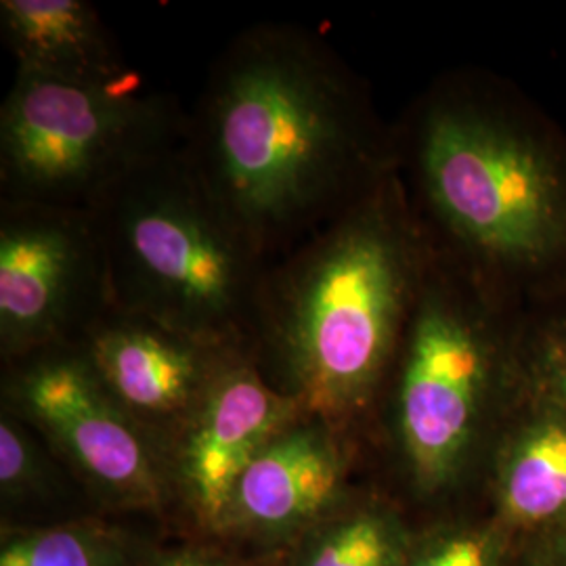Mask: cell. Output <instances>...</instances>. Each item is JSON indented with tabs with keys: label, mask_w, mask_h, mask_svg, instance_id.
<instances>
[{
	"label": "cell",
	"mask_w": 566,
	"mask_h": 566,
	"mask_svg": "<svg viewBox=\"0 0 566 566\" xmlns=\"http://www.w3.org/2000/svg\"><path fill=\"white\" fill-rule=\"evenodd\" d=\"M526 311L432 248L382 392L390 447L416 493L443 495L489 464L525 392Z\"/></svg>",
	"instance_id": "277c9868"
},
{
	"label": "cell",
	"mask_w": 566,
	"mask_h": 566,
	"mask_svg": "<svg viewBox=\"0 0 566 566\" xmlns=\"http://www.w3.org/2000/svg\"><path fill=\"white\" fill-rule=\"evenodd\" d=\"M497 523L547 535L566 523V407L525 385L491 451Z\"/></svg>",
	"instance_id": "7c38bea8"
},
{
	"label": "cell",
	"mask_w": 566,
	"mask_h": 566,
	"mask_svg": "<svg viewBox=\"0 0 566 566\" xmlns=\"http://www.w3.org/2000/svg\"><path fill=\"white\" fill-rule=\"evenodd\" d=\"M128 535L99 523L18 528L4 533L0 566H147Z\"/></svg>",
	"instance_id": "9a60e30c"
},
{
	"label": "cell",
	"mask_w": 566,
	"mask_h": 566,
	"mask_svg": "<svg viewBox=\"0 0 566 566\" xmlns=\"http://www.w3.org/2000/svg\"><path fill=\"white\" fill-rule=\"evenodd\" d=\"M301 413V405L264 378L250 350L227 359L170 449L172 491L200 525L223 533L243 472Z\"/></svg>",
	"instance_id": "30bf717a"
},
{
	"label": "cell",
	"mask_w": 566,
	"mask_h": 566,
	"mask_svg": "<svg viewBox=\"0 0 566 566\" xmlns=\"http://www.w3.org/2000/svg\"><path fill=\"white\" fill-rule=\"evenodd\" d=\"M531 566H549L547 565L546 560H544V558H539V556H537V560H535V563H533V565Z\"/></svg>",
	"instance_id": "44dd1931"
},
{
	"label": "cell",
	"mask_w": 566,
	"mask_h": 566,
	"mask_svg": "<svg viewBox=\"0 0 566 566\" xmlns=\"http://www.w3.org/2000/svg\"><path fill=\"white\" fill-rule=\"evenodd\" d=\"M2 407L109 506L158 510L175 493L168 458L107 392L78 344L2 365Z\"/></svg>",
	"instance_id": "52a82bcc"
},
{
	"label": "cell",
	"mask_w": 566,
	"mask_h": 566,
	"mask_svg": "<svg viewBox=\"0 0 566 566\" xmlns=\"http://www.w3.org/2000/svg\"><path fill=\"white\" fill-rule=\"evenodd\" d=\"M0 34L21 74L105 82L133 70L88 0H2Z\"/></svg>",
	"instance_id": "4fadbf2b"
},
{
	"label": "cell",
	"mask_w": 566,
	"mask_h": 566,
	"mask_svg": "<svg viewBox=\"0 0 566 566\" xmlns=\"http://www.w3.org/2000/svg\"><path fill=\"white\" fill-rule=\"evenodd\" d=\"M147 566H240L217 549L203 546H182L154 554Z\"/></svg>",
	"instance_id": "d6986e66"
},
{
	"label": "cell",
	"mask_w": 566,
	"mask_h": 566,
	"mask_svg": "<svg viewBox=\"0 0 566 566\" xmlns=\"http://www.w3.org/2000/svg\"><path fill=\"white\" fill-rule=\"evenodd\" d=\"M507 531L495 523L437 528L413 539L403 566H504Z\"/></svg>",
	"instance_id": "ac0fdd59"
},
{
	"label": "cell",
	"mask_w": 566,
	"mask_h": 566,
	"mask_svg": "<svg viewBox=\"0 0 566 566\" xmlns=\"http://www.w3.org/2000/svg\"><path fill=\"white\" fill-rule=\"evenodd\" d=\"M355 449V437L301 413L243 472L223 533L264 544L298 542L348 497Z\"/></svg>",
	"instance_id": "8fae6325"
},
{
	"label": "cell",
	"mask_w": 566,
	"mask_h": 566,
	"mask_svg": "<svg viewBox=\"0 0 566 566\" xmlns=\"http://www.w3.org/2000/svg\"><path fill=\"white\" fill-rule=\"evenodd\" d=\"M187 133L181 103L137 70L105 82L15 72L0 105V200L91 208Z\"/></svg>",
	"instance_id": "8992f818"
},
{
	"label": "cell",
	"mask_w": 566,
	"mask_h": 566,
	"mask_svg": "<svg viewBox=\"0 0 566 566\" xmlns=\"http://www.w3.org/2000/svg\"><path fill=\"white\" fill-rule=\"evenodd\" d=\"M88 212L109 304L250 350L273 261L203 181L187 143L122 177Z\"/></svg>",
	"instance_id": "5b68a950"
},
{
	"label": "cell",
	"mask_w": 566,
	"mask_h": 566,
	"mask_svg": "<svg viewBox=\"0 0 566 566\" xmlns=\"http://www.w3.org/2000/svg\"><path fill=\"white\" fill-rule=\"evenodd\" d=\"M437 252L526 308L566 296V135L481 74L434 82L395 133Z\"/></svg>",
	"instance_id": "7a4b0ae2"
},
{
	"label": "cell",
	"mask_w": 566,
	"mask_h": 566,
	"mask_svg": "<svg viewBox=\"0 0 566 566\" xmlns=\"http://www.w3.org/2000/svg\"><path fill=\"white\" fill-rule=\"evenodd\" d=\"M107 392L143 430L170 449L227 359L248 348L206 343L107 304L76 340Z\"/></svg>",
	"instance_id": "9c48e42d"
},
{
	"label": "cell",
	"mask_w": 566,
	"mask_h": 566,
	"mask_svg": "<svg viewBox=\"0 0 566 566\" xmlns=\"http://www.w3.org/2000/svg\"><path fill=\"white\" fill-rule=\"evenodd\" d=\"M109 304L88 208L0 200V359L76 343Z\"/></svg>",
	"instance_id": "ba28073f"
},
{
	"label": "cell",
	"mask_w": 566,
	"mask_h": 566,
	"mask_svg": "<svg viewBox=\"0 0 566 566\" xmlns=\"http://www.w3.org/2000/svg\"><path fill=\"white\" fill-rule=\"evenodd\" d=\"M411 544L395 507L346 497L296 542L290 566H403Z\"/></svg>",
	"instance_id": "5bb4252c"
},
{
	"label": "cell",
	"mask_w": 566,
	"mask_h": 566,
	"mask_svg": "<svg viewBox=\"0 0 566 566\" xmlns=\"http://www.w3.org/2000/svg\"><path fill=\"white\" fill-rule=\"evenodd\" d=\"M549 566H566V523L544 535V549L539 554Z\"/></svg>",
	"instance_id": "ffe728a7"
},
{
	"label": "cell",
	"mask_w": 566,
	"mask_h": 566,
	"mask_svg": "<svg viewBox=\"0 0 566 566\" xmlns=\"http://www.w3.org/2000/svg\"><path fill=\"white\" fill-rule=\"evenodd\" d=\"M187 151L271 261L397 164L364 81L298 23H256L227 44L189 114Z\"/></svg>",
	"instance_id": "6da1fadb"
},
{
	"label": "cell",
	"mask_w": 566,
	"mask_h": 566,
	"mask_svg": "<svg viewBox=\"0 0 566 566\" xmlns=\"http://www.w3.org/2000/svg\"><path fill=\"white\" fill-rule=\"evenodd\" d=\"M523 374L528 390L566 407V296L526 311Z\"/></svg>",
	"instance_id": "e0dca14e"
},
{
	"label": "cell",
	"mask_w": 566,
	"mask_h": 566,
	"mask_svg": "<svg viewBox=\"0 0 566 566\" xmlns=\"http://www.w3.org/2000/svg\"><path fill=\"white\" fill-rule=\"evenodd\" d=\"M60 460L34 428L2 407L0 413V495L4 504L44 500L60 485ZM67 472V470H65Z\"/></svg>",
	"instance_id": "2e32d148"
},
{
	"label": "cell",
	"mask_w": 566,
	"mask_h": 566,
	"mask_svg": "<svg viewBox=\"0 0 566 566\" xmlns=\"http://www.w3.org/2000/svg\"><path fill=\"white\" fill-rule=\"evenodd\" d=\"M430 254L395 164L271 263L250 346L254 364L304 413L357 437L382 399Z\"/></svg>",
	"instance_id": "3957f363"
}]
</instances>
